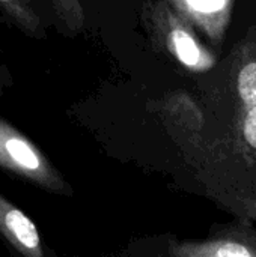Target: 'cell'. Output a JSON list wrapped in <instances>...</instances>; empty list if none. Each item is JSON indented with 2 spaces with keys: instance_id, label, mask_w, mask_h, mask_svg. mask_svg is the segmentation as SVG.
<instances>
[{
  "instance_id": "cell-1",
  "label": "cell",
  "mask_w": 256,
  "mask_h": 257,
  "mask_svg": "<svg viewBox=\"0 0 256 257\" xmlns=\"http://www.w3.org/2000/svg\"><path fill=\"white\" fill-rule=\"evenodd\" d=\"M208 197L244 221L256 223V160L226 133L178 145Z\"/></svg>"
},
{
  "instance_id": "cell-2",
  "label": "cell",
  "mask_w": 256,
  "mask_h": 257,
  "mask_svg": "<svg viewBox=\"0 0 256 257\" xmlns=\"http://www.w3.org/2000/svg\"><path fill=\"white\" fill-rule=\"evenodd\" d=\"M142 26L154 48L178 63L184 71L204 74L217 63V56L183 20L167 0L145 2L140 6Z\"/></svg>"
},
{
  "instance_id": "cell-3",
  "label": "cell",
  "mask_w": 256,
  "mask_h": 257,
  "mask_svg": "<svg viewBox=\"0 0 256 257\" xmlns=\"http://www.w3.org/2000/svg\"><path fill=\"white\" fill-rule=\"evenodd\" d=\"M229 71L232 95L231 133L243 151L256 160V27L235 45Z\"/></svg>"
},
{
  "instance_id": "cell-4",
  "label": "cell",
  "mask_w": 256,
  "mask_h": 257,
  "mask_svg": "<svg viewBox=\"0 0 256 257\" xmlns=\"http://www.w3.org/2000/svg\"><path fill=\"white\" fill-rule=\"evenodd\" d=\"M170 257H256V229L240 223L213 232L205 239L170 241Z\"/></svg>"
},
{
  "instance_id": "cell-5",
  "label": "cell",
  "mask_w": 256,
  "mask_h": 257,
  "mask_svg": "<svg viewBox=\"0 0 256 257\" xmlns=\"http://www.w3.org/2000/svg\"><path fill=\"white\" fill-rule=\"evenodd\" d=\"M154 110L177 145L205 136L207 114L199 101L187 90H174L164 95L155 102Z\"/></svg>"
},
{
  "instance_id": "cell-6",
  "label": "cell",
  "mask_w": 256,
  "mask_h": 257,
  "mask_svg": "<svg viewBox=\"0 0 256 257\" xmlns=\"http://www.w3.org/2000/svg\"><path fill=\"white\" fill-rule=\"evenodd\" d=\"M170 8L210 42L220 47L231 26L234 0H167Z\"/></svg>"
},
{
  "instance_id": "cell-7",
  "label": "cell",
  "mask_w": 256,
  "mask_h": 257,
  "mask_svg": "<svg viewBox=\"0 0 256 257\" xmlns=\"http://www.w3.org/2000/svg\"><path fill=\"white\" fill-rule=\"evenodd\" d=\"M0 160H5L11 167L24 170L27 175L41 179L53 188L62 187L60 178L48 169L36 149L20 136L6 130H0Z\"/></svg>"
},
{
  "instance_id": "cell-8",
  "label": "cell",
  "mask_w": 256,
  "mask_h": 257,
  "mask_svg": "<svg viewBox=\"0 0 256 257\" xmlns=\"http://www.w3.org/2000/svg\"><path fill=\"white\" fill-rule=\"evenodd\" d=\"M2 220L5 229L23 248H26V251H29V256L41 257L39 235L36 232V227L21 211L3 202Z\"/></svg>"
},
{
  "instance_id": "cell-9",
  "label": "cell",
  "mask_w": 256,
  "mask_h": 257,
  "mask_svg": "<svg viewBox=\"0 0 256 257\" xmlns=\"http://www.w3.org/2000/svg\"><path fill=\"white\" fill-rule=\"evenodd\" d=\"M60 12H63L68 24L71 27H81L83 26V11L77 2H63L57 5Z\"/></svg>"
}]
</instances>
